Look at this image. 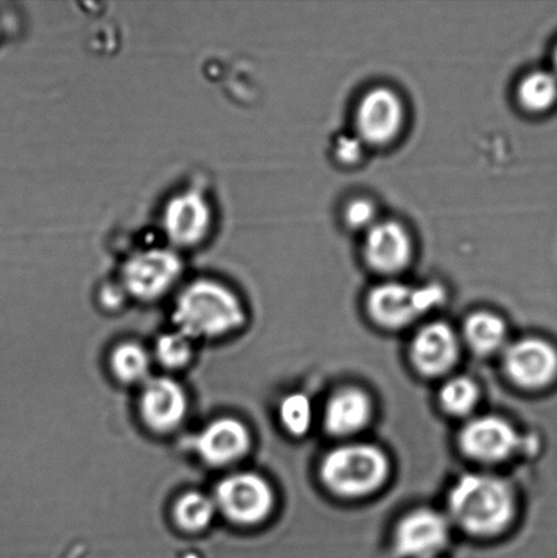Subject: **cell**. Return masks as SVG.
<instances>
[{"mask_svg": "<svg viewBox=\"0 0 557 558\" xmlns=\"http://www.w3.org/2000/svg\"><path fill=\"white\" fill-rule=\"evenodd\" d=\"M242 301L226 283L210 278L190 282L179 293L173 310L178 331L190 339L218 338L244 325Z\"/></svg>", "mask_w": 557, "mask_h": 558, "instance_id": "cell-1", "label": "cell"}, {"mask_svg": "<svg viewBox=\"0 0 557 558\" xmlns=\"http://www.w3.org/2000/svg\"><path fill=\"white\" fill-rule=\"evenodd\" d=\"M452 519L474 535H495L516 515V497L506 481L487 474L463 475L449 497Z\"/></svg>", "mask_w": 557, "mask_h": 558, "instance_id": "cell-2", "label": "cell"}, {"mask_svg": "<svg viewBox=\"0 0 557 558\" xmlns=\"http://www.w3.org/2000/svg\"><path fill=\"white\" fill-rule=\"evenodd\" d=\"M389 463L385 453L374 446L352 445L327 453L320 475L327 488L347 497L371 494L385 483Z\"/></svg>", "mask_w": 557, "mask_h": 558, "instance_id": "cell-3", "label": "cell"}, {"mask_svg": "<svg viewBox=\"0 0 557 558\" xmlns=\"http://www.w3.org/2000/svg\"><path fill=\"white\" fill-rule=\"evenodd\" d=\"M177 250L147 248L124 262L120 287L125 294L141 301H155L166 295L182 276L183 265Z\"/></svg>", "mask_w": 557, "mask_h": 558, "instance_id": "cell-4", "label": "cell"}, {"mask_svg": "<svg viewBox=\"0 0 557 558\" xmlns=\"http://www.w3.org/2000/svg\"><path fill=\"white\" fill-rule=\"evenodd\" d=\"M444 300L445 290L439 284L416 288L402 282H386L371 290L368 311L380 326L400 328L411 325Z\"/></svg>", "mask_w": 557, "mask_h": 558, "instance_id": "cell-5", "label": "cell"}, {"mask_svg": "<svg viewBox=\"0 0 557 558\" xmlns=\"http://www.w3.org/2000/svg\"><path fill=\"white\" fill-rule=\"evenodd\" d=\"M213 227L215 211L209 198L199 190L180 191L164 207L162 231L177 250L198 247L209 239Z\"/></svg>", "mask_w": 557, "mask_h": 558, "instance_id": "cell-6", "label": "cell"}, {"mask_svg": "<svg viewBox=\"0 0 557 558\" xmlns=\"http://www.w3.org/2000/svg\"><path fill=\"white\" fill-rule=\"evenodd\" d=\"M217 511L232 523L251 526L270 515L275 495L265 478L253 473L229 475L217 485L215 497Z\"/></svg>", "mask_w": 557, "mask_h": 558, "instance_id": "cell-7", "label": "cell"}, {"mask_svg": "<svg viewBox=\"0 0 557 558\" xmlns=\"http://www.w3.org/2000/svg\"><path fill=\"white\" fill-rule=\"evenodd\" d=\"M402 98L389 87L365 93L356 112V135L367 146H386L396 141L405 124Z\"/></svg>", "mask_w": 557, "mask_h": 558, "instance_id": "cell-8", "label": "cell"}, {"mask_svg": "<svg viewBox=\"0 0 557 558\" xmlns=\"http://www.w3.org/2000/svg\"><path fill=\"white\" fill-rule=\"evenodd\" d=\"M505 366L516 385L545 390L557 381V347L545 338H522L507 348Z\"/></svg>", "mask_w": 557, "mask_h": 558, "instance_id": "cell-9", "label": "cell"}, {"mask_svg": "<svg viewBox=\"0 0 557 558\" xmlns=\"http://www.w3.org/2000/svg\"><path fill=\"white\" fill-rule=\"evenodd\" d=\"M363 254L371 269L380 275H397L413 258L411 234L397 221H378L365 232Z\"/></svg>", "mask_w": 557, "mask_h": 558, "instance_id": "cell-10", "label": "cell"}, {"mask_svg": "<svg viewBox=\"0 0 557 558\" xmlns=\"http://www.w3.org/2000/svg\"><path fill=\"white\" fill-rule=\"evenodd\" d=\"M462 451L482 462H500L521 446V437L510 423L499 417L471 421L460 436Z\"/></svg>", "mask_w": 557, "mask_h": 558, "instance_id": "cell-11", "label": "cell"}, {"mask_svg": "<svg viewBox=\"0 0 557 558\" xmlns=\"http://www.w3.org/2000/svg\"><path fill=\"white\" fill-rule=\"evenodd\" d=\"M449 535V524L440 513L419 510L397 527L396 548L407 558H434L445 549Z\"/></svg>", "mask_w": 557, "mask_h": 558, "instance_id": "cell-12", "label": "cell"}, {"mask_svg": "<svg viewBox=\"0 0 557 558\" xmlns=\"http://www.w3.org/2000/svg\"><path fill=\"white\" fill-rule=\"evenodd\" d=\"M195 450L210 466H227L242 459L251 447V435L242 421L222 417L213 421L195 437Z\"/></svg>", "mask_w": 557, "mask_h": 558, "instance_id": "cell-13", "label": "cell"}, {"mask_svg": "<svg viewBox=\"0 0 557 558\" xmlns=\"http://www.w3.org/2000/svg\"><path fill=\"white\" fill-rule=\"evenodd\" d=\"M140 409L147 426L156 432L178 428L187 412V397L179 383L169 377L147 380L141 393Z\"/></svg>", "mask_w": 557, "mask_h": 558, "instance_id": "cell-14", "label": "cell"}, {"mask_svg": "<svg viewBox=\"0 0 557 558\" xmlns=\"http://www.w3.org/2000/svg\"><path fill=\"white\" fill-rule=\"evenodd\" d=\"M458 353L460 347L456 332L445 323H431L413 339V363L424 375L445 374L457 363Z\"/></svg>", "mask_w": 557, "mask_h": 558, "instance_id": "cell-15", "label": "cell"}, {"mask_svg": "<svg viewBox=\"0 0 557 558\" xmlns=\"http://www.w3.org/2000/svg\"><path fill=\"white\" fill-rule=\"evenodd\" d=\"M371 412H373V407H371L370 398L358 388H347V390L337 392L327 404L326 429L336 436L356 434L368 424Z\"/></svg>", "mask_w": 557, "mask_h": 558, "instance_id": "cell-16", "label": "cell"}, {"mask_svg": "<svg viewBox=\"0 0 557 558\" xmlns=\"http://www.w3.org/2000/svg\"><path fill=\"white\" fill-rule=\"evenodd\" d=\"M517 97L528 112L549 111L557 104V75L548 70L532 71L518 85Z\"/></svg>", "mask_w": 557, "mask_h": 558, "instance_id": "cell-17", "label": "cell"}, {"mask_svg": "<svg viewBox=\"0 0 557 558\" xmlns=\"http://www.w3.org/2000/svg\"><path fill=\"white\" fill-rule=\"evenodd\" d=\"M465 338L474 352L491 354L504 347L507 326L504 319L489 312H477L469 316L463 326Z\"/></svg>", "mask_w": 557, "mask_h": 558, "instance_id": "cell-18", "label": "cell"}, {"mask_svg": "<svg viewBox=\"0 0 557 558\" xmlns=\"http://www.w3.org/2000/svg\"><path fill=\"white\" fill-rule=\"evenodd\" d=\"M216 512L215 500L199 492H189L178 500L173 515L179 527L196 533L209 526Z\"/></svg>", "mask_w": 557, "mask_h": 558, "instance_id": "cell-19", "label": "cell"}, {"mask_svg": "<svg viewBox=\"0 0 557 558\" xmlns=\"http://www.w3.org/2000/svg\"><path fill=\"white\" fill-rule=\"evenodd\" d=\"M111 366L120 381L134 385L145 381L149 376L150 357L140 344L123 343L113 350Z\"/></svg>", "mask_w": 557, "mask_h": 558, "instance_id": "cell-20", "label": "cell"}, {"mask_svg": "<svg viewBox=\"0 0 557 558\" xmlns=\"http://www.w3.org/2000/svg\"><path fill=\"white\" fill-rule=\"evenodd\" d=\"M479 397L476 383L468 377H456L447 381L440 391L441 407L452 415L471 413L476 408Z\"/></svg>", "mask_w": 557, "mask_h": 558, "instance_id": "cell-21", "label": "cell"}, {"mask_svg": "<svg viewBox=\"0 0 557 558\" xmlns=\"http://www.w3.org/2000/svg\"><path fill=\"white\" fill-rule=\"evenodd\" d=\"M280 418L282 425L292 435H304L313 421V408H311L310 399L303 393H292L287 397L280 407Z\"/></svg>", "mask_w": 557, "mask_h": 558, "instance_id": "cell-22", "label": "cell"}, {"mask_svg": "<svg viewBox=\"0 0 557 558\" xmlns=\"http://www.w3.org/2000/svg\"><path fill=\"white\" fill-rule=\"evenodd\" d=\"M191 354V339L180 331L166 333L156 343L157 360L167 368H182L189 363Z\"/></svg>", "mask_w": 557, "mask_h": 558, "instance_id": "cell-23", "label": "cell"}, {"mask_svg": "<svg viewBox=\"0 0 557 558\" xmlns=\"http://www.w3.org/2000/svg\"><path fill=\"white\" fill-rule=\"evenodd\" d=\"M378 210L368 199H354L346 209V221L352 229L367 232L378 220Z\"/></svg>", "mask_w": 557, "mask_h": 558, "instance_id": "cell-24", "label": "cell"}, {"mask_svg": "<svg viewBox=\"0 0 557 558\" xmlns=\"http://www.w3.org/2000/svg\"><path fill=\"white\" fill-rule=\"evenodd\" d=\"M365 146L358 135L341 136L336 144V156L343 163H356L362 160Z\"/></svg>", "mask_w": 557, "mask_h": 558, "instance_id": "cell-25", "label": "cell"}, {"mask_svg": "<svg viewBox=\"0 0 557 558\" xmlns=\"http://www.w3.org/2000/svg\"><path fill=\"white\" fill-rule=\"evenodd\" d=\"M554 65H555L554 73L557 75V48H556V51L554 54Z\"/></svg>", "mask_w": 557, "mask_h": 558, "instance_id": "cell-26", "label": "cell"}]
</instances>
